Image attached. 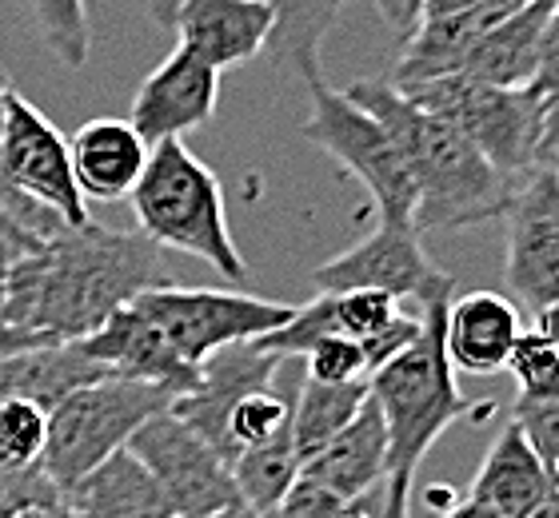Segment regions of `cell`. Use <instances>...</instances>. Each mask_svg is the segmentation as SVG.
<instances>
[{"instance_id":"6da1fadb","label":"cell","mask_w":559,"mask_h":518,"mask_svg":"<svg viewBox=\"0 0 559 518\" xmlns=\"http://www.w3.org/2000/svg\"><path fill=\"white\" fill-rule=\"evenodd\" d=\"M176 276L164 248L144 231L105 224L52 228L28 255L9 264L4 323L40 332L57 344H76L100 332L120 308L152 288H173Z\"/></svg>"},{"instance_id":"7a4b0ae2","label":"cell","mask_w":559,"mask_h":518,"mask_svg":"<svg viewBox=\"0 0 559 518\" xmlns=\"http://www.w3.org/2000/svg\"><path fill=\"white\" fill-rule=\"evenodd\" d=\"M392 132L416 180V228L460 231L488 219H503L515 196L512 176H503L472 140L448 120L431 116L388 81H356L344 88Z\"/></svg>"},{"instance_id":"3957f363","label":"cell","mask_w":559,"mask_h":518,"mask_svg":"<svg viewBox=\"0 0 559 518\" xmlns=\"http://www.w3.org/2000/svg\"><path fill=\"white\" fill-rule=\"evenodd\" d=\"M452 303V300H448ZM448 303H431L419 311V335L396 359L368 375V391L388 426V479H416L419 462L436 447V438L464 414L484 419L496 403H472L455 387V368L443 351V311Z\"/></svg>"},{"instance_id":"277c9868","label":"cell","mask_w":559,"mask_h":518,"mask_svg":"<svg viewBox=\"0 0 559 518\" xmlns=\"http://www.w3.org/2000/svg\"><path fill=\"white\" fill-rule=\"evenodd\" d=\"M136 231H144L164 252H185L209 264L228 284H245L248 264L228 228L224 188L209 164L185 140L152 144L144 176L129 196Z\"/></svg>"},{"instance_id":"5b68a950","label":"cell","mask_w":559,"mask_h":518,"mask_svg":"<svg viewBox=\"0 0 559 518\" xmlns=\"http://www.w3.org/2000/svg\"><path fill=\"white\" fill-rule=\"evenodd\" d=\"M173 403V391H164L156 383L124 380V375L84 383L48 411L40 467L60 491H72L84 474H93L100 462L129 447V438L152 414L168 411Z\"/></svg>"},{"instance_id":"8992f818","label":"cell","mask_w":559,"mask_h":518,"mask_svg":"<svg viewBox=\"0 0 559 518\" xmlns=\"http://www.w3.org/2000/svg\"><path fill=\"white\" fill-rule=\"evenodd\" d=\"M308 93H312V112L304 120L300 136L368 192L376 219L416 228V180L392 132L328 81L308 84Z\"/></svg>"},{"instance_id":"52a82bcc","label":"cell","mask_w":559,"mask_h":518,"mask_svg":"<svg viewBox=\"0 0 559 518\" xmlns=\"http://www.w3.org/2000/svg\"><path fill=\"white\" fill-rule=\"evenodd\" d=\"M0 176L16 219L36 236H48L52 228H84L93 219L88 200L81 196L72 176L69 140L16 88L9 93V108H4Z\"/></svg>"},{"instance_id":"ba28073f","label":"cell","mask_w":559,"mask_h":518,"mask_svg":"<svg viewBox=\"0 0 559 518\" xmlns=\"http://www.w3.org/2000/svg\"><path fill=\"white\" fill-rule=\"evenodd\" d=\"M400 93L428 108L431 116L460 128L503 176H527L536 164H551L544 156V124L548 108L527 88H496L479 84L464 72H448L436 81L412 84Z\"/></svg>"},{"instance_id":"9c48e42d","label":"cell","mask_w":559,"mask_h":518,"mask_svg":"<svg viewBox=\"0 0 559 518\" xmlns=\"http://www.w3.org/2000/svg\"><path fill=\"white\" fill-rule=\"evenodd\" d=\"M136 308L164 332V339L188 359L204 363L233 344H257L292 320V303H272L248 291L209 288H152L136 296Z\"/></svg>"},{"instance_id":"30bf717a","label":"cell","mask_w":559,"mask_h":518,"mask_svg":"<svg viewBox=\"0 0 559 518\" xmlns=\"http://www.w3.org/2000/svg\"><path fill=\"white\" fill-rule=\"evenodd\" d=\"M144 471L156 479L164 503L176 518L185 515H221V510H240V491H236L233 467L192 431V426L173 414V407L152 414L129 438V447Z\"/></svg>"},{"instance_id":"8fae6325","label":"cell","mask_w":559,"mask_h":518,"mask_svg":"<svg viewBox=\"0 0 559 518\" xmlns=\"http://www.w3.org/2000/svg\"><path fill=\"white\" fill-rule=\"evenodd\" d=\"M312 284L320 291H388L400 303H416L419 311L431 303H448L455 296V279L431 264L419 231L408 224H384V219H376L372 231L352 243L348 252L316 267Z\"/></svg>"},{"instance_id":"7c38bea8","label":"cell","mask_w":559,"mask_h":518,"mask_svg":"<svg viewBox=\"0 0 559 518\" xmlns=\"http://www.w3.org/2000/svg\"><path fill=\"white\" fill-rule=\"evenodd\" d=\"M503 224V279L515 296L512 303L536 315L559 300V176L551 164H536L527 176H520Z\"/></svg>"},{"instance_id":"4fadbf2b","label":"cell","mask_w":559,"mask_h":518,"mask_svg":"<svg viewBox=\"0 0 559 518\" xmlns=\"http://www.w3.org/2000/svg\"><path fill=\"white\" fill-rule=\"evenodd\" d=\"M216 104H221V72L209 69L185 48H173L140 81L129 120L148 144L185 140L188 132L209 124Z\"/></svg>"},{"instance_id":"5bb4252c","label":"cell","mask_w":559,"mask_h":518,"mask_svg":"<svg viewBox=\"0 0 559 518\" xmlns=\"http://www.w3.org/2000/svg\"><path fill=\"white\" fill-rule=\"evenodd\" d=\"M168 28L180 40L176 48L192 52L209 69L228 72L269 52L276 9L269 0H180Z\"/></svg>"},{"instance_id":"9a60e30c","label":"cell","mask_w":559,"mask_h":518,"mask_svg":"<svg viewBox=\"0 0 559 518\" xmlns=\"http://www.w3.org/2000/svg\"><path fill=\"white\" fill-rule=\"evenodd\" d=\"M76 347H81L88 359H96L100 368L112 371V375L156 383L164 391H173L176 399L192 391L200 380L197 363H188V359L164 339V332L136 308V300H132L129 308H120L100 332L76 339Z\"/></svg>"},{"instance_id":"2e32d148","label":"cell","mask_w":559,"mask_h":518,"mask_svg":"<svg viewBox=\"0 0 559 518\" xmlns=\"http://www.w3.org/2000/svg\"><path fill=\"white\" fill-rule=\"evenodd\" d=\"M527 0H479L472 9L440 12V16H424V21L404 36V52L388 72V84L412 88V84L436 81L448 72H460L464 57L476 48L479 36H488L500 21L524 9Z\"/></svg>"},{"instance_id":"e0dca14e","label":"cell","mask_w":559,"mask_h":518,"mask_svg":"<svg viewBox=\"0 0 559 518\" xmlns=\"http://www.w3.org/2000/svg\"><path fill=\"white\" fill-rule=\"evenodd\" d=\"M284 363H288V359L276 356V351H264L260 344L224 347V351H216V356H209L204 363H200L197 387L176 399L173 414H180V419H185V423L192 426L216 455H221L224 419H228L233 403L240 399V395L276 383Z\"/></svg>"},{"instance_id":"ac0fdd59","label":"cell","mask_w":559,"mask_h":518,"mask_svg":"<svg viewBox=\"0 0 559 518\" xmlns=\"http://www.w3.org/2000/svg\"><path fill=\"white\" fill-rule=\"evenodd\" d=\"M152 144L140 136L132 120L120 116H96L76 128L69 140L72 176L84 200H100V204H120L132 196L136 180L144 176Z\"/></svg>"},{"instance_id":"d6986e66","label":"cell","mask_w":559,"mask_h":518,"mask_svg":"<svg viewBox=\"0 0 559 518\" xmlns=\"http://www.w3.org/2000/svg\"><path fill=\"white\" fill-rule=\"evenodd\" d=\"M520 332V308L500 291L452 296L443 311V351L448 363L464 375H496L508 368Z\"/></svg>"},{"instance_id":"ffe728a7","label":"cell","mask_w":559,"mask_h":518,"mask_svg":"<svg viewBox=\"0 0 559 518\" xmlns=\"http://www.w3.org/2000/svg\"><path fill=\"white\" fill-rule=\"evenodd\" d=\"M300 474L316 479L320 486H328L332 495H340L344 503H356L368 491L388 479V426L384 414L376 407L372 391L368 403L360 407V414L352 419L340 435H332L320 450H312L300 462Z\"/></svg>"},{"instance_id":"44dd1931","label":"cell","mask_w":559,"mask_h":518,"mask_svg":"<svg viewBox=\"0 0 559 518\" xmlns=\"http://www.w3.org/2000/svg\"><path fill=\"white\" fill-rule=\"evenodd\" d=\"M472 498L488 503L503 518H532L551 495H556V479L551 467L539 459V450L527 443L515 419L500 426V435L491 438L488 455L479 462L476 483L467 491Z\"/></svg>"},{"instance_id":"7402d4cb","label":"cell","mask_w":559,"mask_h":518,"mask_svg":"<svg viewBox=\"0 0 559 518\" xmlns=\"http://www.w3.org/2000/svg\"><path fill=\"white\" fill-rule=\"evenodd\" d=\"M551 9H556V0H527L524 9L496 24L488 36H479L476 48L460 64V72L479 84H496V88H527L532 72H536Z\"/></svg>"},{"instance_id":"603a6c76","label":"cell","mask_w":559,"mask_h":518,"mask_svg":"<svg viewBox=\"0 0 559 518\" xmlns=\"http://www.w3.org/2000/svg\"><path fill=\"white\" fill-rule=\"evenodd\" d=\"M64 507L72 510V518H176L156 479L132 450L112 455L72 491H64Z\"/></svg>"},{"instance_id":"cb8c5ba5","label":"cell","mask_w":559,"mask_h":518,"mask_svg":"<svg viewBox=\"0 0 559 518\" xmlns=\"http://www.w3.org/2000/svg\"><path fill=\"white\" fill-rule=\"evenodd\" d=\"M105 375H112V371L84 356L76 344H45L33 351H16V356L0 359V403L4 399H36L52 411L69 391L93 380H105Z\"/></svg>"},{"instance_id":"d4e9b609","label":"cell","mask_w":559,"mask_h":518,"mask_svg":"<svg viewBox=\"0 0 559 518\" xmlns=\"http://www.w3.org/2000/svg\"><path fill=\"white\" fill-rule=\"evenodd\" d=\"M276 9V33L269 40V57L292 72L300 84L324 81L320 45L336 24V9L328 0H269Z\"/></svg>"},{"instance_id":"484cf974","label":"cell","mask_w":559,"mask_h":518,"mask_svg":"<svg viewBox=\"0 0 559 518\" xmlns=\"http://www.w3.org/2000/svg\"><path fill=\"white\" fill-rule=\"evenodd\" d=\"M364 403H368V380L320 383L304 375L300 391H292V443L300 462L324 447L332 435H340Z\"/></svg>"},{"instance_id":"4316f807","label":"cell","mask_w":559,"mask_h":518,"mask_svg":"<svg viewBox=\"0 0 559 518\" xmlns=\"http://www.w3.org/2000/svg\"><path fill=\"white\" fill-rule=\"evenodd\" d=\"M228 467H233L236 491H240L245 510H272L280 498L288 495V486L296 483L300 455H296L292 431H284V435L269 438V443H260V447L240 450Z\"/></svg>"},{"instance_id":"83f0119b","label":"cell","mask_w":559,"mask_h":518,"mask_svg":"<svg viewBox=\"0 0 559 518\" xmlns=\"http://www.w3.org/2000/svg\"><path fill=\"white\" fill-rule=\"evenodd\" d=\"M284 431H292V391H280L276 383H269V387L240 395L233 411H228V419H224V462H233L240 450L260 447V443L284 435Z\"/></svg>"},{"instance_id":"f1b7e54d","label":"cell","mask_w":559,"mask_h":518,"mask_svg":"<svg viewBox=\"0 0 559 518\" xmlns=\"http://www.w3.org/2000/svg\"><path fill=\"white\" fill-rule=\"evenodd\" d=\"M45 48L64 69H84L93 52V24L84 0H24Z\"/></svg>"},{"instance_id":"f546056e","label":"cell","mask_w":559,"mask_h":518,"mask_svg":"<svg viewBox=\"0 0 559 518\" xmlns=\"http://www.w3.org/2000/svg\"><path fill=\"white\" fill-rule=\"evenodd\" d=\"M503 371L515 380V399H527V403H556L559 399V347L544 339L536 327L520 332Z\"/></svg>"},{"instance_id":"4dcf8cb0","label":"cell","mask_w":559,"mask_h":518,"mask_svg":"<svg viewBox=\"0 0 559 518\" xmlns=\"http://www.w3.org/2000/svg\"><path fill=\"white\" fill-rule=\"evenodd\" d=\"M48 438V407L36 399L0 403V467H40Z\"/></svg>"},{"instance_id":"1f68e13d","label":"cell","mask_w":559,"mask_h":518,"mask_svg":"<svg viewBox=\"0 0 559 518\" xmlns=\"http://www.w3.org/2000/svg\"><path fill=\"white\" fill-rule=\"evenodd\" d=\"M300 359H304V368H308L304 375L320 383H356L372 375L368 351H364V344L352 339V335H320Z\"/></svg>"},{"instance_id":"d6a6232c","label":"cell","mask_w":559,"mask_h":518,"mask_svg":"<svg viewBox=\"0 0 559 518\" xmlns=\"http://www.w3.org/2000/svg\"><path fill=\"white\" fill-rule=\"evenodd\" d=\"M48 507H64V491L48 479L45 467H0V518H21Z\"/></svg>"},{"instance_id":"836d02e7","label":"cell","mask_w":559,"mask_h":518,"mask_svg":"<svg viewBox=\"0 0 559 518\" xmlns=\"http://www.w3.org/2000/svg\"><path fill=\"white\" fill-rule=\"evenodd\" d=\"M512 419L520 423L527 443L539 450V459L548 462V467H556L559 462V399L556 403H527V399H515Z\"/></svg>"},{"instance_id":"e575fe53","label":"cell","mask_w":559,"mask_h":518,"mask_svg":"<svg viewBox=\"0 0 559 518\" xmlns=\"http://www.w3.org/2000/svg\"><path fill=\"white\" fill-rule=\"evenodd\" d=\"M348 507L340 495H332L328 486H320L308 474H296V483L288 486V495L276 503L280 518H336L340 510Z\"/></svg>"},{"instance_id":"d590c367","label":"cell","mask_w":559,"mask_h":518,"mask_svg":"<svg viewBox=\"0 0 559 518\" xmlns=\"http://www.w3.org/2000/svg\"><path fill=\"white\" fill-rule=\"evenodd\" d=\"M527 93L536 96L548 112L559 104V0H556V9H551L548 28H544V45H539V60H536L532 81H527Z\"/></svg>"},{"instance_id":"8d00e7d4","label":"cell","mask_w":559,"mask_h":518,"mask_svg":"<svg viewBox=\"0 0 559 518\" xmlns=\"http://www.w3.org/2000/svg\"><path fill=\"white\" fill-rule=\"evenodd\" d=\"M40 240H45V236L28 231L9 207L0 204V255H4V260H21V255H28L33 248H40Z\"/></svg>"},{"instance_id":"74e56055","label":"cell","mask_w":559,"mask_h":518,"mask_svg":"<svg viewBox=\"0 0 559 518\" xmlns=\"http://www.w3.org/2000/svg\"><path fill=\"white\" fill-rule=\"evenodd\" d=\"M424 4H428V0H376V9H380V16L388 21V28L400 36H408L412 28L424 21Z\"/></svg>"},{"instance_id":"f35d334b","label":"cell","mask_w":559,"mask_h":518,"mask_svg":"<svg viewBox=\"0 0 559 518\" xmlns=\"http://www.w3.org/2000/svg\"><path fill=\"white\" fill-rule=\"evenodd\" d=\"M57 344L40 332H28V327H16V323H0V359L16 356V351H33V347Z\"/></svg>"},{"instance_id":"ab89813d","label":"cell","mask_w":559,"mask_h":518,"mask_svg":"<svg viewBox=\"0 0 559 518\" xmlns=\"http://www.w3.org/2000/svg\"><path fill=\"white\" fill-rule=\"evenodd\" d=\"M440 518H503L500 510H491L488 503H479L472 495H455L448 507L440 510Z\"/></svg>"},{"instance_id":"60d3db41","label":"cell","mask_w":559,"mask_h":518,"mask_svg":"<svg viewBox=\"0 0 559 518\" xmlns=\"http://www.w3.org/2000/svg\"><path fill=\"white\" fill-rule=\"evenodd\" d=\"M532 320H536V332L544 335V339H551V344L559 347V300H556V303H548V308H544V311H536Z\"/></svg>"},{"instance_id":"b9f144b4","label":"cell","mask_w":559,"mask_h":518,"mask_svg":"<svg viewBox=\"0 0 559 518\" xmlns=\"http://www.w3.org/2000/svg\"><path fill=\"white\" fill-rule=\"evenodd\" d=\"M9 93H12V84H9V76L0 72V140H4V108H9ZM0 204H4L12 212L9 188H4V176H0ZM12 216H16V212H12Z\"/></svg>"},{"instance_id":"7bdbcfd3","label":"cell","mask_w":559,"mask_h":518,"mask_svg":"<svg viewBox=\"0 0 559 518\" xmlns=\"http://www.w3.org/2000/svg\"><path fill=\"white\" fill-rule=\"evenodd\" d=\"M176 9H180V0H148L152 21L160 24V28H168V24H173V12Z\"/></svg>"},{"instance_id":"ee69618b","label":"cell","mask_w":559,"mask_h":518,"mask_svg":"<svg viewBox=\"0 0 559 518\" xmlns=\"http://www.w3.org/2000/svg\"><path fill=\"white\" fill-rule=\"evenodd\" d=\"M559 148V104L548 112V124H544V156L551 160V152Z\"/></svg>"},{"instance_id":"f6af8a7d","label":"cell","mask_w":559,"mask_h":518,"mask_svg":"<svg viewBox=\"0 0 559 518\" xmlns=\"http://www.w3.org/2000/svg\"><path fill=\"white\" fill-rule=\"evenodd\" d=\"M479 0H428L424 4V16H440V12H455V9H472Z\"/></svg>"},{"instance_id":"bcb514c9","label":"cell","mask_w":559,"mask_h":518,"mask_svg":"<svg viewBox=\"0 0 559 518\" xmlns=\"http://www.w3.org/2000/svg\"><path fill=\"white\" fill-rule=\"evenodd\" d=\"M9 264L12 260L0 255V323H4V300H9Z\"/></svg>"},{"instance_id":"7dc6e473","label":"cell","mask_w":559,"mask_h":518,"mask_svg":"<svg viewBox=\"0 0 559 518\" xmlns=\"http://www.w3.org/2000/svg\"><path fill=\"white\" fill-rule=\"evenodd\" d=\"M336 518H372V515H368V510H364V498H356V503H348V507L340 510Z\"/></svg>"},{"instance_id":"c3c4849f","label":"cell","mask_w":559,"mask_h":518,"mask_svg":"<svg viewBox=\"0 0 559 518\" xmlns=\"http://www.w3.org/2000/svg\"><path fill=\"white\" fill-rule=\"evenodd\" d=\"M240 518H280V515H276V507H272V510H240Z\"/></svg>"},{"instance_id":"681fc988","label":"cell","mask_w":559,"mask_h":518,"mask_svg":"<svg viewBox=\"0 0 559 518\" xmlns=\"http://www.w3.org/2000/svg\"><path fill=\"white\" fill-rule=\"evenodd\" d=\"M245 510V507H240ZM240 510H221V515H185V518H240Z\"/></svg>"},{"instance_id":"f907efd6","label":"cell","mask_w":559,"mask_h":518,"mask_svg":"<svg viewBox=\"0 0 559 518\" xmlns=\"http://www.w3.org/2000/svg\"><path fill=\"white\" fill-rule=\"evenodd\" d=\"M328 4H332V9L340 12V9H344V4H352V0H328Z\"/></svg>"},{"instance_id":"816d5d0a","label":"cell","mask_w":559,"mask_h":518,"mask_svg":"<svg viewBox=\"0 0 559 518\" xmlns=\"http://www.w3.org/2000/svg\"><path fill=\"white\" fill-rule=\"evenodd\" d=\"M551 168H556V176H559V148L551 152Z\"/></svg>"},{"instance_id":"f5cc1de1","label":"cell","mask_w":559,"mask_h":518,"mask_svg":"<svg viewBox=\"0 0 559 518\" xmlns=\"http://www.w3.org/2000/svg\"><path fill=\"white\" fill-rule=\"evenodd\" d=\"M551 479H556V491H559V462L551 467Z\"/></svg>"}]
</instances>
